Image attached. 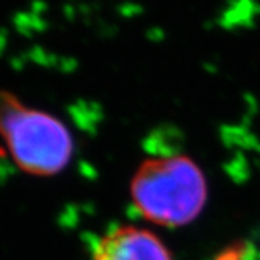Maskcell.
<instances>
[{
	"label": "cell",
	"mask_w": 260,
	"mask_h": 260,
	"mask_svg": "<svg viewBox=\"0 0 260 260\" xmlns=\"http://www.w3.org/2000/svg\"><path fill=\"white\" fill-rule=\"evenodd\" d=\"M92 260H173V257L154 232L121 226L99 240Z\"/></svg>",
	"instance_id": "3957f363"
},
{
	"label": "cell",
	"mask_w": 260,
	"mask_h": 260,
	"mask_svg": "<svg viewBox=\"0 0 260 260\" xmlns=\"http://www.w3.org/2000/svg\"><path fill=\"white\" fill-rule=\"evenodd\" d=\"M130 196L146 219L165 228H180L202 212L207 202V182L188 157H155L138 166L130 182Z\"/></svg>",
	"instance_id": "6da1fadb"
},
{
	"label": "cell",
	"mask_w": 260,
	"mask_h": 260,
	"mask_svg": "<svg viewBox=\"0 0 260 260\" xmlns=\"http://www.w3.org/2000/svg\"><path fill=\"white\" fill-rule=\"evenodd\" d=\"M0 137L16 166L31 176L61 173L74 154L72 135L58 118L5 89H0Z\"/></svg>",
	"instance_id": "7a4b0ae2"
}]
</instances>
